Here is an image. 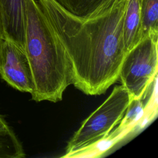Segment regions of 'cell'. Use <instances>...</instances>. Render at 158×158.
Instances as JSON below:
<instances>
[{
	"mask_svg": "<svg viewBox=\"0 0 158 158\" xmlns=\"http://www.w3.org/2000/svg\"><path fill=\"white\" fill-rule=\"evenodd\" d=\"M63 46L72 85L87 95H99L116 82L127 52L123 25L128 0L86 20L71 14L55 0H37Z\"/></svg>",
	"mask_w": 158,
	"mask_h": 158,
	"instance_id": "obj_1",
	"label": "cell"
},
{
	"mask_svg": "<svg viewBox=\"0 0 158 158\" xmlns=\"http://www.w3.org/2000/svg\"><path fill=\"white\" fill-rule=\"evenodd\" d=\"M25 51L34 81L33 101L56 102L72 84L65 49L36 1L26 0Z\"/></svg>",
	"mask_w": 158,
	"mask_h": 158,
	"instance_id": "obj_2",
	"label": "cell"
},
{
	"mask_svg": "<svg viewBox=\"0 0 158 158\" xmlns=\"http://www.w3.org/2000/svg\"><path fill=\"white\" fill-rule=\"evenodd\" d=\"M121 85L115 86L107 99L94 110L75 132L66 147L65 157L105 139L122 119L131 100Z\"/></svg>",
	"mask_w": 158,
	"mask_h": 158,
	"instance_id": "obj_3",
	"label": "cell"
},
{
	"mask_svg": "<svg viewBox=\"0 0 158 158\" xmlns=\"http://www.w3.org/2000/svg\"><path fill=\"white\" fill-rule=\"evenodd\" d=\"M157 37L143 36L123 59L118 78L132 98H143L157 79Z\"/></svg>",
	"mask_w": 158,
	"mask_h": 158,
	"instance_id": "obj_4",
	"label": "cell"
},
{
	"mask_svg": "<svg viewBox=\"0 0 158 158\" xmlns=\"http://www.w3.org/2000/svg\"><path fill=\"white\" fill-rule=\"evenodd\" d=\"M0 77L9 86L31 94L34 81L31 66L25 50L4 39L0 41Z\"/></svg>",
	"mask_w": 158,
	"mask_h": 158,
	"instance_id": "obj_5",
	"label": "cell"
},
{
	"mask_svg": "<svg viewBox=\"0 0 158 158\" xmlns=\"http://www.w3.org/2000/svg\"><path fill=\"white\" fill-rule=\"evenodd\" d=\"M2 38L25 50L26 0H0Z\"/></svg>",
	"mask_w": 158,
	"mask_h": 158,
	"instance_id": "obj_6",
	"label": "cell"
},
{
	"mask_svg": "<svg viewBox=\"0 0 158 158\" xmlns=\"http://www.w3.org/2000/svg\"><path fill=\"white\" fill-rule=\"evenodd\" d=\"M77 17L86 20L100 16L123 0H55Z\"/></svg>",
	"mask_w": 158,
	"mask_h": 158,
	"instance_id": "obj_7",
	"label": "cell"
},
{
	"mask_svg": "<svg viewBox=\"0 0 158 158\" xmlns=\"http://www.w3.org/2000/svg\"><path fill=\"white\" fill-rule=\"evenodd\" d=\"M123 36L127 51L142 38L141 0H128L123 20Z\"/></svg>",
	"mask_w": 158,
	"mask_h": 158,
	"instance_id": "obj_8",
	"label": "cell"
},
{
	"mask_svg": "<svg viewBox=\"0 0 158 158\" xmlns=\"http://www.w3.org/2000/svg\"><path fill=\"white\" fill-rule=\"evenodd\" d=\"M144 114L145 107L143 98H132L118 127L110 135L118 139L122 138L140 124Z\"/></svg>",
	"mask_w": 158,
	"mask_h": 158,
	"instance_id": "obj_9",
	"label": "cell"
},
{
	"mask_svg": "<svg viewBox=\"0 0 158 158\" xmlns=\"http://www.w3.org/2000/svg\"><path fill=\"white\" fill-rule=\"evenodd\" d=\"M142 38L158 36V0H141Z\"/></svg>",
	"mask_w": 158,
	"mask_h": 158,
	"instance_id": "obj_10",
	"label": "cell"
},
{
	"mask_svg": "<svg viewBox=\"0 0 158 158\" xmlns=\"http://www.w3.org/2000/svg\"><path fill=\"white\" fill-rule=\"evenodd\" d=\"M25 153L13 129L0 131V158H22Z\"/></svg>",
	"mask_w": 158,
	"mask_h": 158,
	"instance_id": "obj_11",
	"label": "cell"
},
{
	"mask_svg": "<svg viewBox=\"0 0 158 158\" xmlns=\"http://www.w3.org/2000/svg\"><path fill=\"white\" fill-rule=\"evenodd\" d=\"M10 127L6 121L4 117L0 114V131L8 130Z\"/></svg>",
	"mask_w": 158,
	"mask_h": 158,
	"instance_id": "obj_12",
	"label": "cell"
},
{
	"mask_svg": "<svg viewBox=\"0 0 158 158\" xmlns=\"http://www.w3.org/2000/svg\"><path fill=\"white\" fill-rule=\"evenodd\" d=\"M0 38H2V22L1 7H0Z\"/></svg>",
	"mask_w": 158,
	"mask_h": 158,
	"instance_id": "obj_13",
	"label": "cell"
},
{
	"mask_svg": "<svg viewBox=\"0 0 158 158\" xmlns=\"http://www.w3.org/2000/svg\"><path fill=\"white\" fill-rule=\"evenodd\" d=\"M1 38H0V41H1Z\"/></svg>",
	"mask_w": 158,
	"mask_h": 158,
	"instance_id": "obj_14",
	"label": "cell"
}]
</instances>
